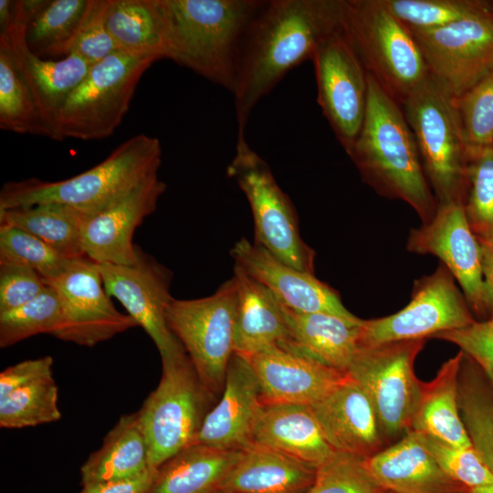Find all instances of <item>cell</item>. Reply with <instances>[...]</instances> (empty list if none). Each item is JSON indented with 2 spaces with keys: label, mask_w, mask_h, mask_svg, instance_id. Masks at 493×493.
Here are the masks:
<instances>
[{
  "label": "cell",
  "mask_w": 493,
  "mask_h": 493,
  "mask_svg": "<svg viewBox=\"0 0 493 493\" xmlns=\"http://www.w3.org/2000/svg\"><path fill=\"white\" fill-rule=\"evenodd\" d=\"M342 0L264 1L243 42L234 90L237 138L245 137L257 103L286 74L311 59L341 25Z\"/></svg>",
  "instance_id": "1"
},
{
  "label": "cell",
  "mask_w": 493,
  "mask_h": 493,
  "mask_svg": "<svg viewBox=\"0 0 493 493\" xmlns=\"http://www.w3.org/2000/svg\"><path fill=\"white\" fill-rule=\"evenodd\" d=\"M364 120L347 153L378 194L409 205L423 224L437 210L403 108L368 74Z\"/></svg>",
  "instance_id": "2"
},
{
  "label": "cell",
  "mask_w": 493,
  "mask_h": 493,
  "mask_svg": "<svg viewBox=\"0 0 493 493\" xmlns=\"http://www.w3.org/2000/svg\"><path fill=\"white\" fill-rule=\"evenodd\" d=\"M166 58L234 93L240 53L259 0H155Z\"/></svg>",
  "instance_id": "3"
},
{
  "label": "cell",
  "mask_w": 493,
  "mask_h": 493,
  "mask_svg": "<svg viewBox=\"0 0 493 493\" xmlns=\"http://www.w3.org/2000/svg\"><path fill=\"white\" fill-rule=\"evenodd\" d=\"M161 163L159 139L137 134L120 144L99 164L68 179L47 182L28 178L4 184L0 210L57 203L92 216L113 206L157 174Z\"/></svg>",
  "instance_id": "4"
},
{
  "label": "cell",
  "mask_w": 493,
  "mask_h": 493,
  "mask_svg": "<svg viewBox=\"0 0 493 493\" xmlns=\"http://www.w3.org/2000/svg\"><path fill=\"white\" fill-rule=\"evenodd\" d=\"M341 25L367 73L401 107L429 78L412 32L381 0H342Z\"/></svg>",
  "instance_id": "5"
},
{
  "label": "cell",
  "mask_w": 493,
  "mask_h": 493,
  "mask_svg": "<svg viewBox=\"0 0 493 493\" xmlns=\"http://www.w3.org/2000/svg\"><path fill=\"white\" fill-rule=\"evenodd\" d=\"M402 108L437 205L463 204L467 151L456 98L429 76Z\"/></svg>",
  "instance_id": "6"
},
{
  "label": "cell",
  "mask_w": 493,
  "mask_h": 493,
  "mask_svg": "<svg viewBox=\"0 0 493 493\" xmlns=\"http://www.w3.org/2000/svg\"><path fill=\"white\" fill-rule=\"evenodd\" d=\"M162 377L138 412L157 469L180 451L197 444L215 397L200 380L186 352L162 359Z\"/></svg>",
  "instance_id": "7"
},
{
  "label": "cell",
  "mask_w": 493,
  "mask_h": 493,
  "mask_svg": "<svg viewBox=\"0 0 493 493\" xmlns=\"http://www.w3.org/2000/svg\"><path fill=\"white\" fill-rule=\"evenodd\" d=\"M244 193L254 221V243L289 266L314 274L315 251L302 239L296 209L267 162L237 138L226 169Z\"/></svg>",
  "instance_id": "8"
},
{
  "label": "cell",
  "mask_w": 493,
  "mask_h": 493,
  "mask_svg": "<svg viewBox=\"0 0 493 493\" xmlns=\"http://www.w3.org/2000/svg\"><path fill=\"white\" fill-rule=\"evenodd\" d=\"M236 299L232 277L210 296L194 299L173 298L165 310L169 329L215 398L223 393L227 367L235 353Z\"/></svg>",
  "instance_id": "9"
},
{
  "label": "cell",
  "mask_w": 493,
  "mask_h": 493,
  "mask_svg": "<svg viewBox=\"0 0 493 493\" xmlns=\"http://www.w3.org/2000/svg\"><path fill=\"white\" fill-rule=\"evenodd\" d=\"M155 61L116 51L91 65L60 112L61 141L100 140L113 134L129 110L142 76Z\"/></svg>",
  "instance_id": "10"
},
{
  "label": "cell",
  "mask_w": 493,
  "mask_h": 493,
  "mask_svg": "<svg viewBox=\"0 0 493 493\" xmlns=\"http://www.w3.org/2000/svg\"><path fill=\"white\" fill-rule=\"evenodd\" d=\"M425 341L359 346L347 369L369 397L385 442L400 439L411 427L423 386L414 363Z\"/></svg>",
  "instance_id": "11"
},
{
  "label": "cell",
  "mask_w": 493,
  "mask_h": 493,
  "mask_svg": "<svg viewBox=\"0 0 493 493\" xmlns=\"http://www.w3.org/2000/svg\"><path fill=\"white\" fill-rule=\"evenodd\" d=\"M411 32L430 76L456 99L493 71V4L445 26Z\"/></svg>",
  "instance_id": "12"
},
{
  "label": "cell",
  "mask_w": 493,
  "mask_h": 493,
  "mask_svg": "<svg viewBox=\"0 0 493 493\" xmlns=\"http://www.w3.org/2000/svg\"><path fill=\"white\" fill-rule=\"evenodd\" d=\"M455 280L440 263L432 274L414 282L411 299L404 309L386 317L362 320L359 346L425 340L472 323L475 320Z\"/></svg>",
  "instance_id": "13"
},
{
  "label": "cell",
  "mask_w": 493,
  "mask_h": 493,
  "mask_svg": "<svg viewBox=\"0 0 493 493\" xmlns=\"http://www.w3.org/2000/svg\"><path fill=\"white\" fill-rule=\"evenodd\" d=\"M317 100L337 140L349 152L361 131L368 101V73L341 25L317 46Z\"/></svg>",
  "instance_id": "14"
},
{
  "label": "cell",
  "mask_w": 493,
  "mask_h": 493,
  "mask_svg": "<svg viewBox=\"0 0 493 493\" xmlns=\"http://www.w3.org/2000/svg\"><path fill=\"white\" fill-rule=\"evenodd\" d=\"M44 281L61 302L63 321L53 335L61 341L93 347L138 326L115 308L104 288L99 264L86 256L71 259L62 273Z\"/></svg>",
  "instance_id": "15"
},
{
  "label": "cell",
  "mask_w": 493,
  "mask_h": 493,
  "mask_svg": "<svg viewBox=\"0 0 493 493\" xmlns=\"http://www.w3.org/2000/svg\"><path fill=\"white\" fill-rule=\"evenodd\" d=\"M133 265L99 264L104 288L117 299L154 342L161 358L186 352L169 329L165 310L173 299L172 271L136 246Z\"/></svg>",
  "instance_id": "16"
},
{
  "label": "cell",
  "mask_w": 493,
  "mask_h": 493,
  "mask_svg": "<svg viewBox=\"0 0 493 493\" xmlns=\"http://www.w3.org/2000/svg\"><path fill=\"white\" fill-rule=\"evenodd\" d=\"M30 14L19 0V17L7 32L0 34V43L9 50L14 62L32 94L41 129V136L61 141L58 131L60 112L72 93L87 76L91 65L70 54L60 60L39 58L26 42Z\"/></svg>",
  "instance_id": "17"
},
{
  "label": "cell",
  "mask_w": 493,
  "mask_h": 493,
  "mask_svg": "<svg viewBox=\"0 0 493 493\" xmlns=\"http://www.w3.org/2000/svg\"><path fill=\"white\" fill-rule=\"evenodd\" d=\"M406 248L438 257L460 284L467 304L486 314L480 246L462 203L437 205L429 222L410 231Z\"/></svg>",
  "instance_id": "18"
},
{
  "label": "cell",
  "mask_w": 493,
  "mask_h": 493,
  "mask_svg": "<svg viewBox=\"0 0 493 493\" xmlns=\"http://www.w3.org/2000/svg\"><path fill=\"white\" fill-rule=\"evenodd\" d=\"M235 265L265 286L285 307L299 312H325L359 318L343 305L339 293L314 274L297 269L246 238L230 250Z\"/></svg>",
  "instance_id": "19"
},
{
  "label": "cell",
  "mask_w": 493,
  "mask_h": 493,
  "mask_svg": "<svg viewBox=\"0 0 493 493\" xmlns=\"http://www.w3.org/2000/svg\"><path fill=\"white\" fill-rule=\"evenodd\" d=\"M166 184L158 173L149 177L121 201L92 216L82 226V246L98 264L133 265L137 260L132 243L135 229L157 208Z\"/></svg>",
  "instance_id": "20"
},
{
  "label": "cell",
  "mask_w": 493,
  "mask_h": 493,
  "mask_svg": "<svg viewBox=\"0 0 493 493\" xmlns=\"http://www.w3.org/2000/svg\"><path fill=\"white\" fill-rule=\"evenodd\" d=\"M262 404L260 385L248 359L235 352L221 398L207 414L197 443L226 450L246 448L253 443Z\"/></svg>",
  "instance_id": "21"
},
{
  "label": "cell",
  "mask_w": 493,
  "mask_h": 493,
  "mask_svg": "<svg viewBox=\"0 0 493 493\" xmlns=\"http://www.w3.org/2000/svg\"><path fill=\"white\" fill-rule=\"evenodd\" d=\"M310 408L336 452L368 458L386 447L369 397L349 375Z\"/></svg>",
  "instance_id": "22"
},
{
  "label": "cell",
  "mask_w": 493,
  "mask_h": 493,
  "mask_svg": "<svg viewBox=\"0 0 493 493\" xmlns=\"http://www.w3.org/2000/svg\"><path fill=\"white\" fill-rule=\"evenodd\" d=\"M258 380L263 403L310 406L348 376L278 346L247 358Z\"/></svg>",
  "instance_id": "23"
},
{
  "label": "cell",
  "mask_w": 493,
  "mask_h": 493,
  "mask_svg": "<svg viewBox=\"0 0 493 493\" xmlns=\"http://www.w3.org/2000/svg\"><path fill=\"white\" fill-rule=\"evenodd\" d=\"M365 467L383 490L393 493H471L446 475L423 445L417 432L364 459Z\"/></svg>",
  "instance_id": "24"
},
{
  "label": "cell",
  "mask_w": 493,
  "mask_h": 493,
  "mask_svg": "<svg viewBox=\"0 0 493 493\" xmlns=\"http://www.w3.org/2000/svg\"><path fill=\"white\" fill-rule=\"evenodd\" d=\"M282 306L288 333L278 347L346 372L359 348L362 320L325 312H299Z\"/></svg>",
  "instance_id": "25"
},
{
  "label": "cell",
  "mask_w": 493,
  "mask_h": 493,
  "mask_svg": "<svg viewBox=\"0 0 493 493\" xmlns=\"http://www.w3.org/2000/svg\"><path fill=\"white\" fill-rule=\"evenodd\" d=\"M253 443L315 467L336 453L325 439L310 406L302 404L263 403Z\"/></svg>",
  "instance_id": "26"
},
{
  "label": "cell",
  "mask_w": 493,
  "mask_h": 493,
  "mask_svg": "<svg viewBox=\"0 0 493 493\" xmlns=\"http://www.w3.org/2000/svg\"><path fill=\"white\" fill-rule=\"evenodd\" d=\"M317 467L274 449L252 443L223 479L228 493H306Z\"/></svg>",
  "instance_id": "27"
},
{
  "label": "cell",
  "mask_w": 493,
  "mask_h": 493,
  "mask_svg": "<svg viewBox=\"0 0 493 493\" xmlns=\"http://www.w3.org/2000/svg\"><path fill=\"white\" fill-rule=\"evenodd\" d=\"M233 278L237 293L235 352L248 358L278 347L288 333L282 304L238 266L234 267Z\"/></svg>",
  "instance_id": "28"
},
{
  "label": "cell",
  "mask_w": 493,
  "mask_h": 493,
  "mask_svg": "<svg viewBox=\"0 0 493 493\" xmlns=\"http://www.w3.org/2000/svg\"><path fill=\"white\" fill-rule=\"evenodd\" d=\"M462 359L460 351L442 364L432 381L423 383L409 430L452 446H472L458 406V374Z\"/></svg>",
  "instance_id": "29"
},
{
  "label": "cell",
  "mask_w": 493,
  "mask_h": 493,
  "mask_svg": "<svg viewBox=\"0 0 493 493\" xmlns=\"http://www.w3.org/2000/svg\"><path fill=\"white\" fill-rule=\"evenodd\" d=\"M242 450L194 444L161 465L146 493H215Z\"/></svg>",
  "instance_id": "30"
},
{
  "label": "cell",
  "mask_w": 493,
  "mask_h": 493,
  "mask_svg": "<svg viewBox=\"0 0 493 493\" xmlns=\"http://www.w3.org/2000/svg\"><path fill=\"white\" fill-rule=\"evenodd\" d=\"M152 468L138 412L120 417L80 469L82 486L131 478Z\"/></svg>",
  "instance_id": "31"
},
{
  "label": "cell",
  "mask_w": 493,
  "mask_h": 493,
  "mask_svg": "<svg viewBox=\"0 0 493 493\" xmlns=\"http://www.w3.org/2000/svg\"><path fill=\"white\" fill-rule=\"evenodd\" d=\"M105 21L118 51L166 58V38L155 0H108Z\"/></svg>",
  "instance_id": "32"
},
{
  "label": "cell",
  "mask_w": 493,
  "mask_h": 493,
  "mask_svg": "<svg viewBox=\"0 0 493 493\" xmlns=\"http://www.w3.org/2000/svg\"><path fill=\"white\" fill-rule=\"evenodd\" d=\"M88 215L70 206L46 203L0 210V225L41 239L68 258L85 257L82 226Z\"/></svg>",
  "instance_id": "33"
},
{
  "label": "cell",
  "mask_w": 493,
  "mask_h": 493,
  "mask_svg": "<svg viewBox=\"0 0 493 493\" xmlns=\"http://www.w3.org/2000/svg\"><path fill=\"white\" fill-rule=\"evenodd\" d=\"M458 406L471 446L493 475V385L464 353L458 374Z\"/></svg>",
  "instance_id": "34"
},
{
  "label": "cell",
  "mask_w": 493,
  "mask_h": 493,
  "mask_svg": "<svg viewBox=\"0 0 493 493\" xmlns=\"http://www.w3.org/2000/svg\"><path fill=\"white\" fill-rule=\"evenodd\" d=\"M89 0H44L26 25V42L39 58H66L86 13Z\"/></svg>",
  "instance_id": "35"
},
{
  "label": "cell",
  "mask_w": 493,
  "mask_h": 493,
  "mask_svg": "<svg viewBox=\"0 0 493 493\" xmlns=\"http://www.w3.org/2000/svg\"><path fill=\"white\" fill-rule=\"evenodd\" d=\"M61 418L58 386L52 372L40 376L0 399V426L24 428Z\"/></svg>",
  "instance_id": "36"
},
{
  "label": "cell",
  "mask_w": 493,
  "mask_h": 493,
  "mask_svg": "<svg viewBox=\"0 0 493 493\" xmlns=\"http://www.w3.org/2000/svg\"><path fill=\"white\" fill-rule=\"evenodd\" d=\"M63 321L61 302L51 287L33 300L0 312V347L6 348L37 334L54 335Z\"/></svg>",
  "instance_id": "37"
},
{
  "label": "cell",
  "mask_w": 493,
  "mask_h": 493,
  "mask_svg": "<svg viewBox=\"0 0 493 493\" xmlns=\"http://www.w3.org/2000/svg\"><path fill=\"white\" fill-rule=\"evenodd\" d=\"M0 129L41 136L37 108L14 59L0 43Z\"/></svg>",
  "instance_id": "38"
},
{
  "label": "cell",
  "mask_w": 493,
  "mask_h": 493,
  "mask_svg": "<svg viewBox=\"0 0 493 493\" xmlns=\"http://www.w3.org/2000/svg\"><path fill=\"white\" fill-rule=\"evenodd\" d=\"M463 205L476 236L493 232V146L467 153Z\"/></svg>",
  "instance_id": "39"
},
{
  "label": "cell",
  "mask_w": 493,
  "mask_h": 493,
  "mask_svg": "<svg viewBox=\"0 0 493 493\" xmlns=\"http://www.w3.org/2000/svg\"><path fill=\"white\" fill-rule=\"evenodd\" d=\"M71 259L26 231L0 225V264L30 267L47 280L62 273Z\"/></svg>",
  "instance_id": "40"
},
{
  "label": "cell",
  "mask_w": 493,
  "mask_h": 493,
  "mask_svg": "<svg viewBox=\"0 0 493 493\" xmlns=\"http://www.w3.org/2000/svg\"><path fill=\"white\" fill-rule=\"evenodd\" d=\"M388 11L411 31L439 28L486 5L472 0H381Z\"/></svg>",
  "instance_id": "41"
},
{
  "label": "cell",
  "mask_w": 493,
  "mask_h": 493,
  "mask_svg": "<svg viewBox=\"0 0 493 493\" xmlns=\"http://www.w3.org/2000/svg\"><path fill=\"white\" fill-rule=\"evenodd\" d=\"M456 104L467 153L493 146V71Z\"/></svg>",
  "instance_id": "42"
},
{
  "label": "cell",
  "mask_w": 493,
  "mask_h": 493,
  "mask_svg": "<svg viewBox=\"0 0 493 493\" xmlns=\"http://www.w3.org/2000/svg\"><path fill=\"white\" fill-rule=\"evenodd\" d=\"M364 459L336 452L317 467L315 480L306 493H383L369 474Z\"/></svg>",
  "instance_id": "43"
},
{
  "label": "cell",
  "mask_w": 493,
  "mask_h": 493,
  "mask_svg": "<svg viewBox=\"0 0 493 493\" xmlns=\"http://www.w3.org/2000/svg\"><path fill=\"white\" fill-rule=\"evenodd\" d=\"M442 470L471 491L493 485V475L473 446H456L418 433Z\"/></svg>",
  "instance_id": "44"
},
{
  "label": "cell",
  "mask_w": 493,
  "mask_h": 493,
  "mask_svg": "<svg viewBox=\"0 0 493 493\" xmlns=\"http://www.w3.org/2000/svg\"><path fill=\"white\" fill-rule=\"evenodd\" d=\"M107 5L108 0H89L86 13L71 47L70 54L82 58L90 65L118 51L106 26Z\"/></svg>",
  "instance_id": "45"
},
{
  "label": "cell",
  "mask_w": 493,
  "mask_h": 493,
  "mask_svg": "<svg viewBox=\"0 0 493 493\" xmlns=\"http://www.w3.org/2000/svg\"><path fill=\"white\" fill-rule=\"evenodd\" d=\"M432 338L449 341L474 361L493 382V318L461 329L439 332Z\"/></svg>",
  "instance_id": "46"
},
{
  "label": "cell",
  "mask_w": 493,
  "mask_h": 493,
  "mask_svg": "<svg viewBox=\"0 0 493 493\" xmlns=\"http://www.w3.org/2000/svg\"><path fill=\"white\" fill-rule=\"evenodd\" d=\"M43 278L30 267L9 263L0 264V312L22 306L46 288Z\"/></svg>",
  "instance_id": "47"
},
{
  "label": "cell",
  "mask_w": 493,
  "mask_h": 493,
  "mask_svg": "<svg viewBox=\"0 0 493 493\" xmlns=\"http://www.w3.org/2000/svg\"><path fill=\"white\" fill-rule=\"evenodd\" d=\"M51 356L26 360L9 366L0 373V399L33 380L52 372Z\"/></svg>",
  "instance_id": "48"
},
{
  "label": "cell",
  "mask_w": 493,
  "mask_h": 493,
  "mask_svg": "<svg viewBox=\"0 0 493 493\" xmlns=\"http://www.w3.org/2000/svg\"><path fill=\"white\" fill-rule=\"evenodd\" d=\"M155 473L156 469L150 468L131 478L84 485L79 493H146Z\"/></svg>",
  "instance_id": "49"
},
{
  "label": "cell",
  "mask_w": 493,
  "mask_h": 493,
  "mask_svg": "<svg viewBox=\"0 0 493 493\" xmlns=\"http://www.w3.org/2000/svg\"><path fill=\"white\" fill-rule=\"evenodd\" d=\"M481 253L484 303L486 313L493 318V232L477 236Z\"/></svg>",
  "instance_id": "50"
},
{
  "label": "cell",
  "mask_w": 493,
  "mask_h": 493,
  "mask_svg": "<svg viewBox=\"0 0 493 493\" xmlns=\"http://www.w3.org/2000/svg\"><path fill=\"white\" fill-rule=\"evenodd\" d=\"M19 17V0H0V34L12 28Z\"/></svg>",
  "instance_id": "51"
},
{
  "label": "cell",
  "mask_w": 493,
  "mask_h": 493,
  "mask_svg": "<svg viewBox=\"0 0 493 493\" xmlns=\"http://www.w3.org/2000/svg\"><path fill=\"white\" fill-rule=\"evenodd\" d=\"M471 493H493V485L476 488L472 490Z\"/></svg>",
  "instance_id": "52"
},
{
  "label": "cell",
  "mask_w": 493,
  "mask_h": 493,
  "mask_svg": "<svg viewBox=\"0 0 493 493\" xmlns=\"http://www.w3.org/2000/svg\"><path fill=\"white\" fill-rule=\"evenodd\" d=\"M215 493H228V492H226V491H223V490L218 489V490L215 491Z\"/></svg>",
  "instance_id": "53"
},
{
  "label": "cell",
  "mask_w": 493,
  "mask_h": 493,
  "mask_svg": "<svg viewBox=\"0 0 493 493\" xmlns=\"http://www.w3.org/2000/svg\"><path fill=\"white\" fill-rule=\"evenodd\" d=\"M383 493H393V492H390V491H383Z\"/></svg>",
  "instance_id": "54"
},
{
  "label": "cell",
  "mask_w": 493,
  "mask_h": 493,
  "mask_svg": "<svg viewBox=\"0 0 493 493\" xmlns=\"http://www.w3.org/2000/svg\"><path fill=\"white\" fill-rule=\"evenodd\" d=\"M490 383H492V385H493V382H491V381H490Z\"/></svg>",
  "instance_id": "55"
}]
</instances>
